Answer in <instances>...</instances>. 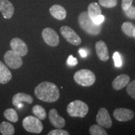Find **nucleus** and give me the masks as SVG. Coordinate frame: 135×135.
Returning a JSON list of instances; mask_svg holds the SVG:
<instances>
[{
    "label": "nucleus",
    "instance_id": "f8f14e48",
    "mask_svg": "<svg viewBox=\"0 0 135 135\" xmlns=\"http://www.w3.org/2000/svg\"><path fill=\"white\" fill-rule=\"evenodd\" d=\"M49 119L53 126L56 128H62L65 126V119L58 114L56 109H50L49 112Z\"/></svg>",
    "mask_w": 135,
    "mask_h": 135
},
{
    "label": "nucleus",
    "instance_id": "b1692460",
    "mask_svg": "<svg viewBox=\"0 0 135 135\" xmlns=\"http://www.w3.org/2000/svg\"><path fill=\"white\" fill-rule=\"evenodd\" d=\"M89 133L91 135H107L108 133L102 126L98 124H93L89 128Z\"/></svg>",
    "mask_w": 135,
    "mask_h": 135
},
{
    "label": "nucleus",
    "instance_id": "4be33fe9",
    "mask_svg": "<svg viewBox=\"0 0 135 135\" xmlns=\"http://www.w3.org/2000/svg\"><path fill=\"white\" fill-rule=\"evenodd\" d=\"M4 116L10 122L16 123L18 121V115L15 109L13 108H8L3 113Z\"/></svg>",
    "mask_w": 135,
    "mask_h": 135
},
{
    "label": "nucleus",
    "instance_id": "4468645a",
    "mask_svg": "<svg viewBox=\"0 0 135 135\" xmlns=\"http://www.w3.org/2000/svg\"><path fill=\"white\" fill-rule=\"evenodd\" d=\"M95 48L97 56L99 60L103 61H107L109 60L108 49L103 41L100 40L97 41L95 45Z\"/></svg>",
    "mask_w": 135,
    "mask_h": 135
},
{
    "label": "nucleus",
    "instance_id": "7c9ffc66",
    "mask_svg": "<svg viewBox=\"0 0 135 135\" xmlns=\"http://www.w3.org/2000/svg\"><path fill=\"white\" fill-rule=\"evenodd\" d=\"M133 0H122V4H121V7L123 11H125L128 9L132 4Z\"/></svg>",
    "mask_w": 135,
    "mask_h": 135
},
{
    "label": "nucleus",
    "instance_id": "c85d7f7f",
    "mask_svg": "<svg viewBox=\"0 0 135 135\" xmlns=\"http://www.w3.org/2000/svg\"><path fill=\"white\" fill-rule=\"evenodd\" d=\"M124 11L126 16L128 18L130 19H135V7L133 6L132 5L128 9Z\"/></svg>",
    "mask_w": 135,
    "mask_h": 135
},
{
    "label": "nucleus",
    "instance_id": "9b49d317",
    "mask_svg": "<svg viewBox=\"0 0 135 135\" xmlns=\"http://www.w3.org/2000/svg\"><path fill=\"white\" fill-rule=\"evenodd\" d=\"M113 116L116 120L119 121H128L134 118V113L129 109L119 108L114 109Z\"/></svg>",
    "mask_w": 135,
    "mask_h": 135
},
{
    "label": "nucleus",
    "instance_id": "f3484780",
    "mask_svg": "<svg viewBox=\"0 0 135 135\" xmlns=\"http://www.w3.org/2000/svg\"><path fill=\"white\" fill-rule=\"evenodd\" d=\"M51 15L56 19L59 20H63L66 17V11L63 6L58 4H55L52 6L50 9Z\"/></svg>",
    "mask_w": 135,
    "mask_h": 135
},
{
    "label": "nucleus",
    "instance_id": "a211bd4d",
    "mask_svg": "<svg viewBox=\"0 0 135 135\" xmlns=\"http://www.w3.org/2000/svg\"><path fill=\"white\" fill-rule=\"evenodd\" d=\"M12 78L10 70L6 65L0 61V83L6 84Z\"/></svg>",
    "mask_w": 135,
    "mask_h": 135
},
{
    "label": "nucleus",
    "instance_id": "20e7f679",
    "mask_svg": "<svg viewBox=\"0 0 135 135\" xmlns=\"http://www.w3.org/2000/svg\"><path fill=\"white\" fill-rule=\"evenodd\" d=\"M74 80L77 84L83 86H90L95 82L96 76L91 71L82 69L75 73Z\"/></svg>",
    "mask_w": 135,
    "mask_h": 135
},
{
    "label": "nucleus",
    "instance_id": "dca6fc26",
    "mask_svg": "<svg viewBox=\"0 0 135 135\" xmlns=\"http://www.w3.org/2000/svg\"><path fill=\"white\" fill-rule=\"evenodd\" d=\"M33 101V98L29 94L24 93H18L15 94L13 97L12 103L15 106L18 108L19 104H21L22 102L27 103L28 104H31Z\"/></svg>",
    "mask_w": 135,
    "mask_h": 135
},
{
    "label": "nucleus",
    "instance_id": "412c9836",
    "mask_svg": "<svg viewBox=\"0 0 135 135\" xmlns=\"http://www.w3.org/2000/svg\"><path fill=\"white\" fill-rule=\"evenodd\" d=\"M32 111L34 115L40 120H44L46 118V113L45 108L39 104L34 106L32 108Z\"/></svg>",
    "mask_w": 135,
    "mask_h": 135
},
{
    "label": "nucleus",
    "instance_id": "ddd939ff",
    "mask_svg": "<svg viewBox=\"0 0 135 135\" xmlns=\"http://www.w3.org/2000/svg\"><path fill=\"white\" fill-rule=\"evenodd\" d=\"M15 8L8 0H0V12L5 19H10L14 14Z\"/></svg>",
    "mask_w": 135,
    "mask_h": 135
},
{
    "label": "nucleus",
    "instance_id": "c756f323",
    "mask_svg": "<svg viewBox=\"0 0 135 135\" xmlns=\"http://www.w3.org/2000/svg\"><path fill=\"white\" fill-rule=\"evenodd\" d=\"M104 20H105V18H104L103 15L101 14L98 15V16H97V17H95V18H94L93 19H92L91 20L93 21V23H95V24L101 25L104 22Z\"/></svg>",
    "mask_w": 135,
    "mask_h": 135
},
{
    "label": "nucleus",
    "instance_id": "cd10ccee",
    "mask_svg": "<svg viewBox=\"0 0 135 135\" xmlns=\"http://www.w3.org/2000/svg\"><path fill=\"white\" fill-rule=\"evenodd\" d=\"M48 135H69V133L68 131L63 130L61 128H57L56 129H53L50 131L48 133Z\"/></svg>",
    "mask_w": 135,
    "mask_h": 135
},
{
    "label": "nucleus",
    "instance_id": "a878e982",
    "mask_svg": "<svg viewBox=\"0 0 135 135\" xmlns=\"http://www.w3.org/2000/svg\"><path fill=\"white\" fill-rule=\"evenodd\" d=\"M126 91L132 98L135 99V80L127 84Z\"/></svg>",
    "mask_w": 135,
    "mask_h": 135
},
{
    "label": "nucleus",
    "instance_id": "1a4fd4ad",
    "mask_svg": "<svg viewBox=\"0 0 135 135\" xmlns=\"http://www.w3.org/2000/svg\"><path fill=\"white\" fill-rule=\"evenodd\" d=\"M97 121L99 125L106 128H109L112 126V120L108 111L104 108L99 109L97 116Z\"/></svg>",
    "mask_w": 135,
    "mask_h": 135
},
{
    "label": "nucleus",
    "instance_id": "f257e3e1",
    "mask_svg": "<svg viewBox=\"0 0 135 135\" xmlns=\"http://www.w3.org/2000/svg\"><path fill=\"white\" fill-rule=\"evenodd\" d=\"M35 94L40 100L46 103H54L60 98L58 88L55 83L44 81L38 84L35 89Z\"/></svg>",
    "mask_w": 135,
    "mask_h": 135
},
{
    "label": "nucleus",
    "instance_id": "7ed1b4c3",
    "mask_svg": "<svg viewBox=\"0 0 135 135\" xmlns=\"http://www.w3.org/2000/svg\"><path fill=\"white\" fill-rule=\"evenodd\" d=\"M67 112L71 117L84 118L88 112L89 108L85 103L80 100H75L69 103Z\"/></svg>",
    "mask_w": 135,
    "mask_h": 135
},
{
    "label": "nucleus",
    "instance_id": "2eb2a0df",
    "mask_svg": "<svg viewBox=\"0 0 135 135\" xmlns=\"http://www.w3.org/2000/svg\"><path fill=\"white\" fill-rule=\"evenodd\" d=\"M130 78L126 74H121L118 76L112 83L113 88L116 90H120L127 86L129 83Z\"/></svg>",
    "mask_w": 135,
    "mask_h": 135
},
{
    "label": "nucleus",
    "instance_id": "f03ea898",
    "mask_svg": "<svg viewBox=\"0 0 135 135\" xmlns=\"http://www.w3.org/2000/svg\"><path fill=\"white\" fill-rule=\"evenodd\" d=\"M78 21L81 29L86 33L91 35H98L101 33V25H97L93 23L86 11L81 13Z\"/></svg>",
    "mask_w": 135,
    "mask_h": 135
},
{
    "label": "nucleus",
    "instance_id": "0eeeda50",
    "mask_svg": "<svg viewBox=\"0 0 135 135\" xmlns=\"http://www.w3.org/2000/svg\"><path fill=\"white\" fill-rule=\"evenodd\" d=\"M60 33L68 42L75 45L78 46L81 43L80 37L70 27L63 26L60 28Z\"/></svg>",
    "mask_w": 135,
    "mask_h": 135
},
{
    "label": "nucleus",
    "instance_id": "6e6552de",
    "mask_svg": "<svg viewBox=\"0 0 135 135\" xmlns=\"http://www.w3.org/2000/svg\"><path fill=\"white\" fill-rule=\"evenodd\" d=\"M42 37L44 41L50 46H57L60 43V38L58 34L55 30L50 28H46L43 30Z\"/></svg>",
    "mask_w": 135,
    "mask_h": 135
},
{
    "label": "nucleus",
    "instance_id": "423d86ee",
    "mask_svg": "<svg viewBox=\"0 0 135 135\" xmlns=\"http://www.w3.org/2000/svg\"><path fill=\"white\" fill-rule=\"evenodd\" d=\"M5 63L12 69H18L23 65V61L21 56L13 50L6 51L4 56Z\"/></svg>",
    "mask_w": 135,
    "mask_h": 135
},
{
    "label": "nucleus",
    "instance_id": "72a5a7b5",
    "mask_svg": "<svg viewBox=\"0 0 135 135\" xmlns=\"http://www.w3.org/2000/svg\"><path fill=\"white\" fill-rule=\"evenodd\" d=\"M133 37L134 38L135 40V26L134 28V30H133Z\"/></svg>",
    "mask_w": 135,
    "mask_h": 135
},
{
    "label": "nucleus",
    "instance_id": "39448f33",
    "mask_svg": "<svg viewBox=\"0 0 135 135\" xmlns=\"http://www.w3.org/2000/svg\"><path fill=\"white\" fill-rule=\"evenodd\" d=\"M23 128L30 133H40L43 131V126L40 119L33 116H28L23 120Z\"/></svg>",
    "mask_w": 135,
    "mask_h": 135
},
{
    "label": "nucleus",
    "instance_id": "393cba45",
    "mask_svg": "<svg viewBox=\"0 0 135 135\" xmlns=\"http://www.w3.org/2000/svg\"><path fill=\"white\" fill-rule=\"evenodd\" d=\"M99 4L105 8H113L117 4V0H99Z\"/></svg>",
    "mask_w": 135,
    "mask_h": 135
},
{
    "label": "nucleus",
    "instance_id": "473e14b6",
    "mask_svg": "<svg viewBox=\"0 0 135 135\" xmlns=\"http://www.w3.org/2000/svg\"><path fill=\"white\" fill-rule=\"evenodd\" d=\"M79 53H80L81 56L83 57V58H85V57H86L88 55L87 51L85 50H84V49H80V50H79Z\"/></svg>",
    "mask_w": 135,
    "mask_h": 135
},
{
    "label": "nucleus",
    "instance_id": "9d476101",
    "mask_svg": "<svg viewBox=\"0 0 135 135\" xmlns=\"http://www.w3.org/2000/svg\"><path fill=\"white\" fill-rule=\"evenodd\" d=\"M10 46L12 50L18 53L21 56H25L28 52L26 44L23 40L18 38H15L10 41Z\"/></svg>",
    "mask_w": 135,
    "mask_h": 135
},
{
    "label": "nucleus",
    "instance_id": "5701e85b",
    "mask_svg": "<svg viewBox=\"0 0 135 135\" xmlns=\"http://www.w3.org/2000/svg\"><path fill=\"white\" fill-rule=\"evenodd\" d=\"M134 26V25L130 22H124L121 26V30H122L123 33L127 35L128 36L132 38Z\"/></svg>",
    "mask_w": 135,
    "mask_h": 135
},
{
    "label": "nucleus",
    "instance_id": "2f4dec72",
    "mask_svg": "<svg viewBox=\"0 0 135 135\" xmlns=\"http://www.w3.org/2000/svg\"><path fill=\"white\" fill-rule=\"evenodd\" d=\"M67 64L69 66H76L78 64L77 59L73 56L72 55H70L67 60Z\"/></svg>",
    "mask_w": 135,
    "mask_h": 135
},
{
    "label": "nucleus",
    "instance_id": "aec40b11",
    "mask_svg": "<svg viewBox=\"0 0 135 135\" xmlns=\"http://www.w3.org/2000/svg\"><path fill=\"white\" fill-rule=\"evenodd\" d=\"M15 131L14 126L10 123L3 121L0 124V132L3 135H13Z\"/></svg>",
    "mask_w": 135,
    "mask_h": 135
},
{
    "label": "nucleus",
    "instance_id": "bb28decb",
    "mask_svg": "<svg viewBox=\"0 0 135 135\" xmlns=\"http://www.w3.org/2000/svg\"><path fill=\"white\" fill-rule=\"evenodd\" d=\"M113 58L114 65L116 67L119 68L122 66V60H121V55L118 52H114L113 56Z\"/></svg>",
    "mask_w": 135,
    "mask_h": 135
},
{
    "label": "nucleus",
    "instance_id": "6ab92c4d",
    "mask_svg": "<svg viewBox=\"0 0 135 135\" xmlns=\"http://www.w3.org/2000/svg\"><path fill=\"white\" fill-rule=\"evenodd\" d=\"M88 14L91 19L101 15V9L99 5L97 3H91L89 4L88 8Z\"/></svg>",
    "mask_w": 135,
    "mask_h": 135
}]
</instances>
